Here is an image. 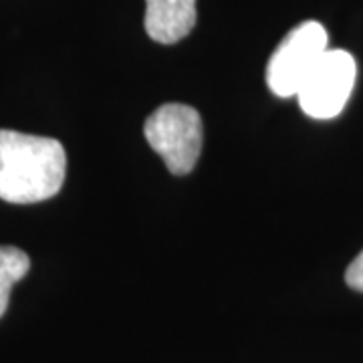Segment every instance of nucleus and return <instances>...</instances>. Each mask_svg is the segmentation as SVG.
I'll use <instances>...</instances> for the list:
<instances>
[{
  "label": "nucleus",
  "mask_w": 363,
  "mask_h": 363,
  "mask_svg": "<svg viewBox=\"0 0 363 363\" xmlns=\"http://www.w3.org/2000/svg\"><path fill=\"white\" fill-rule=\"evenodd\" d=\"M30 269V259L16 247H0V319L9 309L13 286Z\"/></svg>",
  "instance_id": "6"
},
{
  "label": "nucleus",
  "mask_w": 363,
  "mask_h": 363,
  "mask_svg": "<svg viewBox=\"0 0 363 363\" xmlns=\"http://www.w3.org/2000/svg\"><path fill=\"white\" fill-rule=\"evenodd\" d=\"M143 133L174 176H184L194 169L204 138L202 117L194 107L184 104L160 105L145 119Z\"/></svg>",
  "instance_id": "2"
},
{
  "label": "nucleus",
  "mask_w": 363,
  "mask_h": 363,
  "mask_svg": "<svg viewBox=\"0 0 363 363\" xmlns=\"http://www.w3.org/2000/svg\"><path fill=\"white\" fill-rule=\"evenodd\" d=\"M345 283L353 289V291H359L363 293V250L353 259L347 272H345Z\"/></svg>",
  "instance_id": "7"
},
{
  "label": "nucleus",
  "mask_w": 363,
  "mask_h": 363,
  "mask_svg": "<svg viewBox=\"0 0 363 363\" xmlns=\"http://www.w3.org/2000/svg\"><path fill=\"white\" fill-rule=\"evenodd\" d=\"M327 30L317 21L295 26L272 51L267 65V83L277 97L297 95L303 81L327 51Z\"/></svg>",
  "instance_id": "3"
},
{
  "label": "nucleus",
  "mask_w": 363,
  "mask_h": 363,
  "mask_svg": "<svg viewBox=\"0 0 363 363\" xmlns=\"http://www.w3.org/2000/svg\"><path fill=\"white\" fill-rule=\"evenodd\" d=\"M357 77L353 55L327 49L298 89V105L313 119L337 117L350 99Z\"/></svg>",
  "instance_id": "4"
},
{
  "label": "nucleus",
  "mask_w": 363,
  "mask_h": 363,
  "mask_svg": "<svg viewBox=\"0 0 363 363\" xmlns=\"http://www.w3.org/2000/svg\"><path fill=\"white\" fill-rule=\"evenodd\" d=\"M63 143L14 130H0V198L11 204L49 200L63 188Z\"/></svg>",
  "instance_id": "1"
},
{
  "label": "nucleus",
  "mask_w": 363,
  "mask_h": 363,
  "mask_svg": "<svg viewBox=\"0 0 363 363\" xmlns=\"http://www.w3.org/2000/svg\"><path fill=\"white\" fill-rule=\"evenodd\" d=\"M145 30L150 39L174 45L192 33L196 0H145Z\"/></svg>",
  "instance_id": "5"
}]
</instances>
